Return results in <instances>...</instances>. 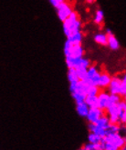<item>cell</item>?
I'll return each mask as SVG.
<instances>
[{
	"instance_id": "obj_1",
	"label": "cell",
	"mask_w": 126,
	"mask_h": 150,
	"mask_svg": "<svg viewBox=\"0 0 126 150\" xmlns=\"http://www.w3.org/2000/svg\"><path fill=\"white\" fill-rule=\"evenodd\" d=\"M82 20L79 19V14L75 11H73L69 16L67 19H65L62 22V29L66 38L76 32L82 31Z\"/></svg>"
},
{
	"instance_id": "obj_2",
	"label": "cell",
	"mask_w": 126,
	"mask_h": 150,
	"mask_svg": "<svg viewBox=\"0 0 126 150\" xmlns=\"http://www.w3.org/2000/svg\"><path fill=\"white\" fill-rule=\"evenodd\" d=\"M108 92L112 95H118L125 98L126 96V75L123 72L121 76H112L111 82L108 86Z\"/></svg>"
},
{
	"instance_id": "obj_3",
	"label": "cell",
	"mask_w": 126,
	"mask_h": 150,
	"mask_svg": "<svg viewBox=\"0 0 126 150\" xmlns=\"http://www.w3.org/2000/svg\"><path fill=\"white\" fill-rule=\"evenodd\" d=\"M63 53H64L65 59L78 60L82 58L85 55V51L82 45H72L66 40L64 47H63Z\"/></svg>"
},
{
	"instance_id": "obj_4",
	"label": "cell",
	"mask_w": 126,
	"mask_h": 150,
	"mask_svg": "<svg viewBox=\"0 0 126 150\" xmlns=\"http://www.w3.org/2000/svg\"><path fill=\"white\" fill-rule=\"evenodd\" d=\"M101 69L99 68L96 65L92 64L87 69L86 72V78L84 80L89 83L91 86H97L98 84V80L99 77H100L101 75Z\"/></svg>"
},
{
	"instance_id": "obj_5",
	"label": "cell",
	"mask_w": 126,
	"mask_h": 150,
	"mask_svg": "<svg viewBox=\"0 0 126 150\" xmlns=\"http://www.w3.org/2000/svg\"><path fill=\"white\" fill-rule=\"evenodd\" d=\"M103 142H108L114 145L116 147L121 148L122 146H125L126 144V139L125 137L122 136L121 133H115V134H110L106 135L102 137Z\"/></svg>"
},
{
	"instance_id": "obj_6",
	"label": "cell",
	"mask_w": 126,
	"mask_h": 150,
	"mask_svg": "<svg viewBox=\"0 0 126 150\" xmlns=\"http://www.w3.org/2000/svg\"><path fill=\"white\" fill-rule=\"evenodd\" d=\"M55 9L57 11V16L59 17V19L61 22H63L65 19H67L69 17V16L74 11L72 6H71L67 1L61 3L59 6H58L55 8Z\"/></svg>"
},
{
	"instance_id": "obj_7",
	"label": "cell",
	"mask_w": 126,
	"mask_h": 150,
	"mask_svg": "<svg viewBox=\"0 0 126 150\" xmlns=\"http://www.w3.org/2000/svg\"><path fill=\"white\" fill-rule=\"evenodd\" d=\"M105 114L104 110L99 108H89L88 114L86 116V119L89 123H96L99 118L102 117L103 115Z\"/></svg>"
},
{
	"instance_id": "obj_8",
	"label": "cell",
	"mask_w": 126,
	"mask_h": 150,
	"mask_svg": "<svg viewBox=\"0 0 126 150\" xmlns=\"http://www.w3.org/2000/svg\"><path fill=\"white\" fill-rule=\"evenodd\" d=\"M109 96L110 94L106 89L101 90L97 95V100H98V108L105 111L108 103H109Z\"/></svg>"
},
{
	"instance_id": "obj_9",
	"label": "cell",
	"mask_w": 126,
	"mask_h": 150,
	"mask_svg": "<svg viewBox=\"0 0 126 150\" xmlns=\"http://www.w3.org/2000/svg\"><path fill=\"white\" fill-rule=\"evenodd\" d=\"M111 79H112V76L109 73L105 72V71H102L100 77H99L97 86L100 88L101 90L107 89L108 86H109V84L111 82Z\"/></svg>"
},
{
	"instance_id": "obj_10",
	"label": "cell",
	"mask_w": 126,
	"mask_h": 150,
	"mask_svg": "<svg viewBox=\"0 0 126 150\" xmlns=\"http://www.w3.org/2000/svg\"><path fill=\"white\" fill-rule=\"evenodd\" d=\"M107 47H109V48L112 51H117L121 47V44L119 40L116 38L113 33L107 35Z\"/></svg>"
},
{
	"instance_id": "obj_11",
	"label": "cell",
	"mask_w": 126,
	"mask_h": 150,
	"mask_svg": "<svg viewBox=\"0 0 126 150\" xmlns=\"http://www.w3.org/2000/svg\"><path fill=\"white\" fill-rule=\"evenodd\" d=\"M67 41L69 42L72 45H82L83 41V33L82 31L76 32L70 36L67 37Z\"/></svg>"
},
{
	"instance_id": "obj_12",
	"label": "cell",
	"mask_w": 126,
	"mask_h": 150,
	"mask_svg": "<svg viewBox=\"0 0 126 150\" xmlns=\"http://www.w3.org/2000/svg\"><path fill=\"white\" fill-rule=\"evenodd\" d=\"M88 111H89V107L86 105L85 102L76 103V112L79 117L85 118L88 114Z\"/></svg>"
},
{
	"instance_id": "obj_13",
	"label": "cell",
	"mask_w": 126,
	"mask_h": 150,
	"mask_svg": "<svg viewBox=\"0 0 126 150\" xmlns=\"http://www.w3.org/2000/svg\"><path fill=\"white\" fill-rule=\"evenodd\" d=\"M88 128H89V131L92 132V133H94L98 136H100L102 137H103L105 136V129L104 128H102V127H97L94 123H89L88 125Z\"/></svg>"
},
{
	"instance_id": "obj_14",
	"label": "cell",
	"mask_w": 126,
	"mask_h": 150,
	"mask_svg": "<svg viewBox=\"0 0 126 150\" xmlns=\"http://www.w3.org/2000/svg\"><path fill=\"white\" fill-rule=\"evenodd\" d=\"M93 39L98 45L102 46V47H107V35L105 33L95 34Z\"/></svg>"
},
{
	"instance_id": "obj_15",
	"label": "cell",
	"mask_w": 126,
	"mask_h": 150,
	"mask_svg": "<svg viewBox=\"0 0 126 150\" xmlns=\"http://www.w3.org/2000/svg\"><path fill=\"white\" fill-rule=\"evenodd\" d=\"M67 77H68V81H69V83L78 82V81L79 80L75 68H68Z\"/></svg>"
},
{
	"instance_id": "obj_16",
	"label": "cell",
	"mask_w": 126,
	"mask_h": 150,
	"mask_svg": "<svg viewBox=\"0 0 126 150\" xmlns=\"http://www.w3.org/2000/svg\"><path fill=\"white\" fill-rule=\"evenodd\" d=\"M84 102L89 107V108H98V100L97 96H86Z\"/></svg>"
},
{
	"instance_id": "obj_17",
	"label": "cell",
	"mask_w": 126,
	"mask_h": 150,
	"mask_svg": "<svg viewBox=\"0 0 126 150\" xmlns=\"http://www.w3.org/2000/svg\"><path fill=\"white\" fill-rule=\"evenodd\" d=\"M94 124L99 127H102V128H104L106 130V128L108 127V126L110 125V121H109V118H108V117L106 116V114H104L103 116L102 117L99 118V120L94 123Z\"/></svg>"
},
{
	"instance_id": "obj_18",
	"label": "cell",
	"mask_w": 126,
	"mask_h": 150,
	"mask_svg": "<svg viewBox=\"0 0 126 150\" xmlns=\"http://www.w3.org/2000/svg\"><path fill=\"white\" fill-rule=\"evenodd\" d=\"M104 21V13L102 9H97L94 15L93 22L97 25H101Z\"/></svg>"
},
{
	"instance_id": "obj_19",
	"label": "cell",
	"mask_w": 126,
	"mask_h": 150,
	"mask_svg": "<svg viewBox=\"0 0 126 150\" xmlns=\"http://www.w3.org/2000/svg\"><path fill=\"white\" fill-rule=\"evenodd\" d=\"M84 148L86 150H103V143H102V140L101 143H98V144H92V143H87L84 146Z\"/></svg>"
},
{
	"instance_id": "obj_20",
	"label": "cell",
	"mask_w": 126,
	"mask_h": 150,
	"mask_svg": "<svg viewBox=\"0 0 126 150\" xmlns=\"http://www.w3.org/2000/svg\"><path fill=\"white\" fill-rule=\"evenodd\" d=\"M102 140V137L98 136L94 133H92L89 132V134L88 136V142L89 143H92V144H98V143H101Z\"/></svg>"
},
{
	"instance_id": "obj_21",
	"label": "cell",
	"mask_w": 126,
	"mask_h": 150,
	"mask_svg": "<svg viewBox=\"0 0 126 150\" xmlns=\"http://www.w3.org/2000/svg\"><path fill=\"white\" fill-rule=\"evenodd\" d=\"M101 89L97 86H91L87 91V96H97Z\"/></svg>"
},
{
	"instance_id": "obj_22",
	"label": "cell",
	"mask_w": 126,
	"mask_h": 150,
	"mask_svg": "<svg viewBox=\"0 0 126 150\" xmlns=\"http://www.w3.org/2000/svg\"><path fill=\"white\" fill-rule=\"evenodd\" d=\"M122 98H121L120 96L118 95H112L110 94V96H109V103H108V105H112V104H117L119 103L121 100H122ZM108 107V105H107Z\"/></svg>"
},
{
	"instance_id": "obj_23",
	"label": "cell",
	"mask_w": 126,
	"mask_h": 150,
	"mask_svg": "<svg viewBox=\"0 0 126 150\" xmlns=\"http://www.w3.org/2000/svg\"><path fill=\"white\" fill-rule=\"evenodd\" d=\"M65 1H66V0H49V2H50L51 6H52L54 8H56L58 6H59L61 3L65 2Z\"/></svg>"
},
{
	"instance_id": "obj_24",
	"label": "cell",
	"mask_w": 126,
	"mask_h": 150,
	"mask_svg": "<svg viewBox=\"0 0 126 150\" xmlns=\"http://www.w3.org/2000/svg\"><path fill=\"white\" fill-rule=\"evenodd\" d=\"M85 1H86L88 4H91V5H92V4H94V3L96 2V0H85Z\"/></svg>"
},
{
	"instance_id": "obj_25",
	"label": "cell",
	"mask_w": 126,
	"mask_h": 150,
	"mask_svg": "<svg viewBox=\"0 0 126 150\" xmlns=\"http://www.w3.org/2000/svg\"><path fill=\"white\" fill-rule=\"evenodd\" d=\"M118 150H126V145L125 146H122L121 148H119Z\"/></svg>"
},
{
	"instance_id": "obj_26",
	"label": "cell",
	"mask_w": 126,
	"mask_h": 150,
	"mask_svg": "<svg viewBox=\"0 0 126 150\" xmlns=\"http://www.w3.org/2000/svg\"><path fill=\"white\" fill-rule=\"evenodd\" d=\"M78 150H86V149L84 148V146H82V147H79V148Z\"/></svg>"
}]
</instances>
